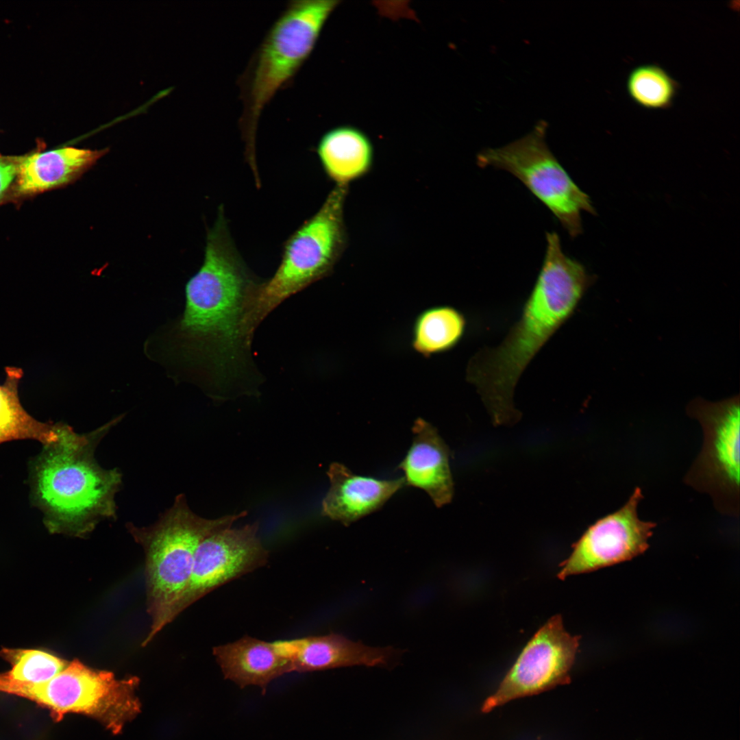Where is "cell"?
I'll return each mask as SVG.
<instances>
[{
    "label": "cell",
    "mask_w": 740,
    "mask_h": 740,
    "mask_svg": "<svg viewBox=\"0 0 740 740\" xmlns=\"http://www.w3.org/2000/svg\"><path fill=\"white\" fill-rule=\"evenodd\" d=\"M643 498L642 489L635 487L620 508L591 525L572 545L569 556L560 564L557 577L565 580L644 553L656 523L639 518L638 506Z\"/></svg>",
    "instance_id": "8fae6325"
},
{
    "label": "cell",
    "mask_w": 740,
    "mask_h": 740,
    "mask_svg": "<svg viewBox=\"0 0 740 740\" xmlns=\"http://www.w3.org/2000/svg\"><path fill=\"white\" fill-rule=\"evenodd\" d=\"M138 682L134 676L119 679L111 671L74 659L49 680L24 687L21 697L48 709L56 721L68 713H81L119 733L140 711L135 693Z\"/></svg>",
    "instance_id": "ba28073f"
},
{
    "label": "cell",
    "mask_w": 740,
    "mask_h": 740,
    "mask_svg": "<svg viewBox=\"0 0 740 740\" xmlns=\"http://www.w3.org/2000/svg\"><path fill=\"white\" fill-rule=\"evenodd\" d=\"M465 328V318L455 308L449 306L428 308L415 321L413 346L425 356L447 351L460 341Z\"/></svg>",
    "instance_id": "ffe728a7"
},
{
    "label": "cell",
    "mask_w": 740,
    "mask_h": 740,
    "mask_svg": "<svg viewBox=\"0 0 740 740\" xmlns=\"http://www.w3.org/2000/svg\"><path fill=\"white\" fill-rule=\"evenodd\" d=\"M20 158L0 154V204L12 199Z\"/></svg>",
    "instance_id": "603a6c76"
},
{
    "label": "cell",
    "mask_w": 740,
    "mask_h": 740,
    "mask_svg": "<svg viewBox=\"0 0 740 740\" xmlns=\"http://www.w3.org/2000/svg\"><path fill=\"white\" fill-rule=\"evenodd\" d=\"M347 186L336 185L322 206L286 241L273 275L260 280L247 295L242 328L252 342L261 322L284 301L328 276L346 243L343 219Z\"/></svg>",
    "instance_id": "8992f818"
},
{
    "label": "cell",
    "mask_w": 740,
    "mask_h": 740,
    "mask_svg": "<svg viewBox=\"0 0 740 740\" xmlns=\"http://www.w3.org/2000/svg\"><path fill=\"white\" fill-rule=\"evenodd\" d=\"M0 656L12 665L9 671L0 673V677L21 683L48 680L68 664L66 661L41 650L3 648Z\"/></svg>",
    "instance_id": "7402d4cb"
},
{
    "label": "cell",
    "mask_w": 740,
    "mask_h": 740,
    "mask_svg": "<svg viewBox=\"0 0 740 740\" xmlns=\"http://www.w3.org/2000/svg\"><path fill=\"white\" fill-rule=\"evenodd\" d=\"M580 639L565 629L560 615L552 616L528 641L497 689L484 702L482 712L569 684Z\"/></svg>",
    "instance_id": "30bf717a"
},
{
    "label": "cell",
    "mask_w": 740,
    "mask_h": 740,
    "mask_svg": "<svg viewBox=\"0 0 740 740\" xmlns=\"http://www.w3.org/2000/svg\"><path fill=\"white\" fill-rule=\"evenodd\" d=\"M119 416L87 433L56 423L58 437L44 445L30 465L32 500L50 533L88 537L103 521L116 517L115 497L122 483L116 468L105 469L95 454Z\"/></svg>",
    "instance_id": "3957f363"
},
{
    "label": "cell",
    "mask_w": 740,
    "mask_h": 740,
    "mask_svg": "<svg viewBox=\"0 0 740 740\" xmlns=\"http://www.w3.org/2000/svg\"><path fill=\"white\" fill-rule=\"evenodd\" d=\"M338 3L337 0L289 1L239 77L243 106L239 125L246 157L254 171L256 132L262 110L279 90L290 84Z\"/></svg>",
    "instance_id": "277c9868"
},
{
    "label": "cell",
    "mask_w": 740,
    "mask_h": 740,
    "mask_svg": "<svg viewBox=\"0 0 740 740\" xmlns=\"http://www.w3.org/2000/svg\"><path fill=\"white\" fill-rule=\"evenodd\" d=\"M317 153L328 177L336 185L345 186L371 170L374 154L369 138L349 125L326 132L319 140Z\"/></svg>",
    "instance_id": "ac0fdd59"
},
{
    "label": "cell",
    "mask_w": 740,
    "mask_h": 740,
    "mask_svg": "<svg viewBox=\"0 0 740 740\" xmlns=\"http://www.w3.org/2000/svg\"><path fill=\"white\" fill-rule=\"evenodd\" d=\"M545 238L542 265L519 319L498 345L482 348L467 365V380L495 425H510L520 419L513 398L518 380L571 317L594 280L580 262L564 253L556 232H547Z\"/></svg>",
    "instance_id": "7a4b0ae2"
},
{
    "label": "cell",
    "mask_w": 740,
    "mask_h": 740,
    "mask_svg": "<svg viewBox=\"0 0 740 740\" xmlns=\"http://www.w3.org/2000/svg\"><path fill=\"white\" fill-rule=\"evenodd\" d=\"M256 521L225 528L204 539L195 553L188 583L175 608L176 617L216 589L264 567L269 551Z\"/></svg>",
    "instance_id": "7c38bea8"
},
{
    "label": "cell",
    "mask_w": 740,
    "mask_h": 740,
    "mask_svg": "<svg viewBox=\"0 0 740 740\" xmlns=\"http://www.w3.org/2000/svg\"><path fill=\"white\" fill-rule=\"evenodd\" d=\"M274 643L289 661L291 673L356 665L390 667L402 654L393 647H371L337 633L279 640Z\"/></svg>",
    "instance_id": "4fadbf2b"
},
{
    "label": "cell",
    "mask_w": 740,
    "mask_h": 740,
    "mask_svg": "<svg viewBox=\"0 0 740 740\" xmlns=\"http://www.w3.org/2000/svg\"><path fill=\"white\" fill-rule=\"evenodd\" d=\"M107 151L64 147L21 156L12 200L16 202L75 182Z\"/></svg>",
    "instance_id": "2e32d148"
},
{
    "label": "cell",
    "mask_w": 740,
    "mask_h": 740,
    "mask_svg": "<svg viewBox=\"0 0 740 740\" xmlns=\"http://www.w3.org/2000/svg\"><path fill=\"white\" fill-rule=\"evenodd\" d=\"M703 432L701 450L684 477V482L708 494L716 509L739 515L740 405L739 395L711 402L702 398L687 406Z\"/></svg>",
    "instance_id": "9c48e42d"
},
{
    "label": "cell",
    "mask_w": 740,
    "mask_h": 740,
    "mask_svg": "<svg viewBox=\"0 0 740 740\" xmlns=\"http://www.w3.org/2000/svg\"><path fill=\"white\" fill-rule=\"evenodd\" d=\"M547 128L546 122L540 121L523 137L500 147L483 149L477 156V164L510 173L576 238L582 231L581 212L594 214V208L550 149Z\"/></svg>",
    "instance_id": "52a82bcc"
},
{
    "label": "cell",
    "mask_w": 740,
    "mask_h": 740,
    "mask_svg": "<svg viewBox=\"0 0 740 740\" xmlns=\"http://www.w3.org/2000/svg\"><path fill=\"white\" fill-rule=\"evenodd\" d=\"M258 280L237 251L220 207L203 264L186 284L178 324L186 358L214 399L258 395L263 382L242 329L244 302Z\"/></svg>",
    "instance_id": "6da1fadb"
},
{
    "label": "cell",
    "mask_w": 740,
    "mask_h": 740,
    "mask_svg": "<svg viewBox=\"0 0 740 740\" xmlns=\"http://www.w3.org/2000/svg\"><path fill=\"white\" fill-rule=\"evenodd\" d=\"M413 440L398 468L405 484L423 490L440 508L451 502L454 482L449 449L430 423L418 419L412 427Z\"/></svg>",
    "instance_id": "9a60e30c"
},
{
    "label": "cell",
    "mask_w": 740,
    "mask_h": 740,
    "mask_svg": "<svg viewBox=\"0 0 740 740\" xmlns=\"http://www.w3.org/2000/svg\"><path fill=\"white\" fill-rule=\"evenodd\" d=\"M626 87L630 98L639 106L666 109L672 104L679 84L662 67L643 64L630 71Z\"/></svg>",
    "instance_id": "44dd1931"
},
{
    "label": "cell",
    "mask_w": 740,
    "mask_h": 740,
    "mask_svg": "<svg viewBox=\"0 0 740 740\" xmlns=\"http://www.w3.org/2000/svg\"><path fill=\"white\" fill-rule=\"evenodd\" d=\"M330 486L322 501L321 514L345 526L380 509L405 485L403 478L378 479L354 473L332 463L327 471Z\"/></svg>",
    "instance_id": "5bb4252c"
},
{
    "label": "cell",
    "mask_w": 740,
    "mask_h": 740,
    "mask_svg": "<svg viewBox=\"0 0 740 740\" xmlns=\"http://www.w3.org/2000/svg\"><path fill=\"white\" fill-rule=\"evenodd\" d=\"M223 677L244 689L257 687L264 695L270 684L291 673V664L273 642L248 635L212 649Z\"/></svg>",
    "instance_id": "e0dca14e"
},
{
    "label": "cell",
    "mask_w": 740,
    "mask_h": 740,
    "mask_svg": "<svg viewBox=\"0 0 740 740\" xmlns=\"http://www.w3.org/2000/svg\"><path fill=\"white\" fill-rule=\"evenodd\" d=\"M5 380L0 384V444L14 440L33 439L46 445L58 437L56 423L39 421L22 406L18 384L23 370L7 367Z\"/></svg>",
    "instance_id": "d6986e66"
},
{
    "label": "cell",
    "mask_w": 740,
    "mask_h": 740,
    "mask_svg": "<svg viewBox=\"0 0 740 740\" xmlns=\"http://www.w3.org/2000/svg\"><path fill=\"white\" fill-rule=\"evenodd\" d=\"M247 512L209 519L195 514L184 494L148 526L127 523L126 528L145 554L147 611L149 632L142 642L145 647L175 617V608L188 583L196 551L201 542L218 531L232 527Z\"/></svg>",
    "instance_id": "5b68a950"
}]
</instances>
